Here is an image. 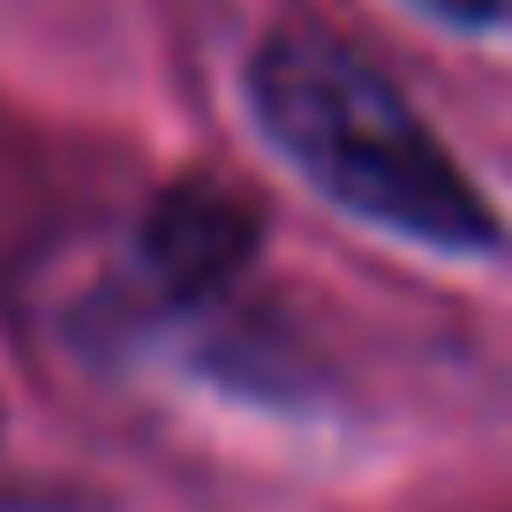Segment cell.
Listing matches in <instances>:
<instances>
[{
	"instance_id": "cell-1",
	"label": "cell",
	"mask_w": 512,
	"mask_h": 512,
	"mask_svg": "<svg viewBox=\"0 0 512 512\" xmlns=\"http://www.w3.org/2000/svg\"><path fill=\"white\" fill-rule=\"evenodd\" d=\"M249 106L272 151L317 181L339 211L445 256L497 249L505 226L467 181V166L430 136L400 83L369 68L354 46L302 23L272 31L249 61Z\"/></svg>"
},
{
	"instance_id": "cell-2",
	"label": "cell",
	"mask_w": 512,
	"mask_h": 512,
	"mask_svg": "<svg viewBox=\"0 0 512 512\" xmlns=\"http://www.w3.org/2000/svg\"><path fill=\"white\" fill-rule=\"evenodd\" d=\"M256 234H264V211L219 174H189L174 189L151 196L144 211V264L166 294L181 302H204L219 294L226 279L249 272L256 256Z\"/></svg>"
},
{
	"instance_id": "cell-3",
	"label": "cell",
	"mask_w": 512,
	"mask_h": 512,
	"mask_svg": "<svg viewBox=\"0 0 512 512\" xmlns=\"http://www.w3.org/2000/svg\"><path fill=\"white\" fill-rule=\"evenodd\" d=\"M422 16H437V23H490L505 0H415Z\"/></svg>"
}]
</instances>
